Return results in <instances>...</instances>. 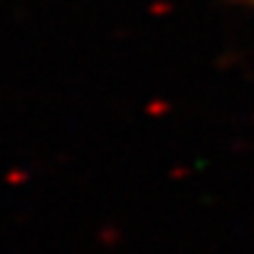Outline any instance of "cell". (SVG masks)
<instances>
[{
  "label": "cell",
  "instance_id": "obj_1",
  "mask_svg": "<svg viewBox=\"0 0 254 254\" xmlns=\"http://www.w3.org/2000/svg\"><path fill=\"white\" fill-rule=\"evenodd\" d=\"M242 2H252V5H254V0H242Z\"/></svg>",
  "mask_w": 254,
  "mask_h": 254
}]
</instances>
